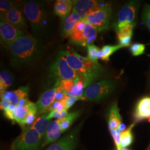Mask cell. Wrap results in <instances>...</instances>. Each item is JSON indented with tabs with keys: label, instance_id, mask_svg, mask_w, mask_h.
I'll list each match as a JSON object with an SVG mask.
<instances>
[{
	"label": "cell",
	"instance_id": "cell-1",
	"mask_svg": "<svg viewBox=\"0 0 150 150\" xmlns=\"http://www.w3.org/2000/svg\"><path fill=\"white\" fill-rule=\"evenodd\" d=\"M22 7L35 38L46 41L52 40L54 20L45 4L42 1H27L22 3Z\"/></svg>",
	"mask_w": 150,
	"mask_h": 150
},
{
	"label": "cell",
	"instance_id": "cell-2",
	"mask_svg": "<svg viewBox=\"0 0 150 150\" xmlns=\"http://www.w3.org/2000/svg\"><path fill=\"white\" fill-rule=\"evenodd\" d=\"M10 48V64L15 67H20L38 62L42 55L43 47L40 40L31 35H25L17 39Z\"/></svg>",
	"mask_w": 150,
	"mask_h": 150
},
{
	"label": "cell",
	"instance_id": "cell-3",
	"mask_svg": "<svg viewBox=\"0 0 150 150\" xmlns=\"http://www.w3.org/2000/svg\"><path fill=\"white\" fill-rule=\"evenodd\" d=\"M116 83L113 81L105 80L94 82L88 86L82 95L83 100L98 102L110 96L115 91Z\"/></svg>",
	"mask_w": 150,
	"mask_h": 150
},
{
	"label": "cell",
	"instance_id": "cell-4",
	"mask_svg": "<svg viewBox=\"0 0 150 150\" xmlns=\"http://www.w3.org/2000/svg\"><path fill=\"white\" fill-rule=\"evenodd\" d=\"M42 139L41 134L32 127L23 129L12 144L10 150H38Z\"/></svg>",
	"mask_w": 150,
	"mask_h": 150
},
{
	"label": "cell",
	"instance_id": "cell-5",
	"mask_svg": "<svg viewBox=\"0 0 150 150\" xmlns=\"http://www.w3.org/2000/svg\"><path fill=\"white\" fill-rule=\"evenodd\" d=\"M112 7L110 3H107L96 11L91 12L82 20L90 23L98 31H103L109 28Z\"/></svg>",
	"mask_w": 150,
	"mask_h": 150
},
{
	"label": "cell",
	"instance_id": "cell-6",
	"mask_svg": "<svg viewBox=\"0 0 150 150\" xmlns=\"http://www.w3.org/2000/svg\"><path fill=\"white\" fill-rule=\"evenodd\" d=\"M138 8L139 3L134 1L123 6L118 12L117 20L115 25L116 32L126 27L134 26Z\"/></svg>",
	"mask_w": 150,
	"mask_h": 150
},
{
	"label": "cell",
	"instance_id": "cell-7",
	"mask_svg": "<svg viewBox=\"0 0 150 150\" xmlns=\"http://www.w3.org/2000/svg\"><path fill=\"white\" fill-rule=\"evenodd\" d=\"M50 74L56 80L81 79L80 76L73 70L66 61L59 54L56 60L50 67Z\"/></svg>",
	"mask_w": 150,
	"mask_h": 150
},
{
	"label": "cell",
	"instance_id": "cell-8",
	"mask_svg": "<svg viewBox=\"0 0 150 150\" xmlns=\"http://www.w3.org/2000/svg\"><path fill=\"white\" fill-rule=\"evenodd\" d=\"M0 20L1 38L6 46L11 47L17 39L25 34L17 27L6 21L4 18L1 17Z\"/></svg>",
	"mask_w": 150,
	"mask_h": 150
},
{
	"label": "cell",
	"instance_id": "cell-9",
	"mask_svg": "<svg viewBox=\"0 0 150 150\" xmlns=\"http://www.w3.org/2000/svg\"><path fill=\"white\" fill-rule=\"evenodd\" d=\"M59 54L66 61L70 67L79 74L81 80L83 82L87 73L81 55L73 50L61 51Z\"/></svg>",
	"mask_w": 150,
	"mask_h": 150
},
{
	"label": "cell",
	"instance_id": "cell-10",
	"mask_svg": "<svg viewBox=\"0 0 150 150\" xmlns=\"http://www.w3.org/2000/svg\"><path fill=\"white\" fill-rule=\"evenodd\" d=\"M59 83L60 81H56V83L52 88L45 91L40 96L36 103L38 115L50 112V108L55 101L56 92L59 86Z\"/></svg>",
	"mask_w": 150,
	"mask_h": 150
},
{
	"label": "cell",
	"instance_id": "cell-11",
	"mask_svg": "<svg viewBox=\"0 0 150 150\" xmlns=\"http://www.w3.org/2000/svg\"><path fill=\"white\" fill-rule=\"evenodd\" d=\"M79 127L58 139L45 150H74L78 142Z\"/></svg>",
	"mask_w": 150,
	"mask_h": 150
},
{
	"label": "cell",
	"instance_id": "cell-12",
	"mask_svg": "<svg viewBox=\"0 0 150 150\" xmlns=\"http://www.w3.org/2000/svg\"><path fill=\"white\" fill-rule=\"evenodd\" d=\"M74 2V10L82 19L91 12L96 11L105 4L94 0H75Z\"/></svg>",
	"mask_w": 150,
	"mask_h": 150
},
{
	"label": "cell",
	"instance_id": "cell-13",
	"mask_svg": "<svg viewBox=\"0 0 150 150\" xmlns=\"http://www.w3.org/2000/svg\"><path fill=\"white\" fill-rule=\"evenodd\" d=\"M1 17L4 18L6 21L17 27V28L27 29L28 26L22 12L17 7L3 15Z\"/></svg>",
	"mask_w": 150,
	"mask_h": 150
},
{
	"label": "cell",
	"instance_id": "cell-14",
	"mask_svg": "<svg viewBox=\"0 0 150 150\" xmlns=\"http://www.w3.org/2000/svg\"><path fill=\"white\" fill-rule=\"evenodd\" d=\"M134 123L150 118V97H144L138 101L134 108Z\"/></svg>",
	"mask_w": 150,
	"mask_h": 150
},
{
	"label": "cell",
	"instance_id": "cell-15",
	"mask_svg": "<svg viewBox=\"0 0 150 150\" xmlns=\"http://www.w3.org/2000/svg\"><path fill=\"white\" fill-rule=\"evenodd\" d=\"M29 88L27 87H21L13 91H6L1 95V98L8 101L11 104L18 105L22 100L27 99Z\"/></svg>",
	"mask_w": 150,
	"mask_h": 150
},
{
	"label": "cell",
	"instance_id": "cell-16",
	"mask_svg": "<svg viewBox=\"0 0 150 150\" xmlns=\"http://www.w3.org/2000/svg\"><path fill=\"white\" fill-rule=\"evenodd\" d=\"M63 132L57 120L51 122L50 123L45 135L43 137V142L41 145V147H43L56 141Z\"/></svg>",
	"mask_w": 150,
	"mask_h": 150
},
{
	"label": "cell",
	"instance_id": "cell-17",
	"mask_svg": "<svg viewBox=\"0 0 150 150\" xmlns=\"http://www.w3.org/2000/svg\"><path fill=\"white\" fill-rule=\"evenodd\" d=\"M109 129H119L122 124V118L120 113L117 102H114L110 108L107 117Z\"/></svg>",
	"mask_w": 150,
	"mask_h": 150
},
{
	"label": "cell",
	"instance_id": "cell-18",
	"mask_svg": "<svg viewBox=\"0 0 150 150\" xmlns=\"http://www.w3.org/2000/svg\"><path fill=\"white\" fill-rule=\"evenodd\" d=\"M82 20V18L73 9L69 16L65 18L62 24V31L65 37L70 36L73 32L76 23Z\"/></svg>",
	"mask_w": 150,
	"mask_h": 150
},
{
	"label": "cell",
	"instance_id": "cell-19",
	"mask_svg": "<svg viewBox=\"0 0 150 150\" xmlns=\"http://www.w3.org/2000/svg\"><path fill=\"white\" fill-rule=\"evenodd\" d=\"M85 26L86 23L83 20H81L76 23L74 30L70 36V41L71 42L83 47L87 46L83 34Z\"/></svg>",
	"mask_w": 150,
	"mask_h": 150
},
{
	"label": "cell",
	"instance_id": "cell-20",
	"mask_svg": "<svg viewBox=\"0 0 150 150\" xmlns=\"http://www.w3.org/2000/svg\"><path fill=\"white\" fill-rule=\"evenodd\" d=\"M74 2L70 0L57 1L54 6V13L59 17L64 19L69 16L72 10Z\"/></svg>",
	"mask_w": 150,
	"mask_h": 150
},
{
	"label": "cell",
	"instance_id": "cell-21",
	"mask_svg": "<svg viewBox=\"0 0 150 150\" xmlns=\"http://www.w3.org/2000/svg\"><path fill=\"white\" fill-rule=\"evenodd\" d=\"M36 108V103L28 101L23 105H17L15 110V121L20 124L31 110Z\"/></svg>",
	"mask_w": 150,
	"mask_h": 150
},
{
	"label": "cell",
	"instance_id": "cell-22",
	"mask_svg": "<svg viewBox=\"0 0 150 150\" xmlns=\"http://www.w3.org/2000/svg\"><path fill=\"white\" fill-rule=\"evenodd\" d=\"M48 112H47L41 115L36 118V121L31 127L36 129L41 134L42 138L45 135L50 123L51 122V120L48 118Z\"/></svg>",
	"mask_w": 150,
	"mask_h": 150
},
{
	"label": "cell",
	"instance_id": "cell-23",
	"mask_svg": "<svg viewBox=\"0 0 150 150\" xmlns=\"http://www.w3.org/2000/svg\"><path fill=\"white\" fill-rule=\"evenodd\" d=\"M80 115V111H76L71 112L68 113L67 115L64 117L57 120L59 123V126L63 132H65L70 127L71 125L78 118Z\"/></svg>",
	"mask_w": 150,
	"mask_h": 150
},
{
	"label": "cell",
	"instance_id": "cell-24",
	"mask_svg": "<svg viewBox=\"0 0 150 150\" xmlns=\"http://www.w3.org/2000/svg\"><path fill=\"white\" fill-rule=\"evenodd\" d=\"M135 123L131 124L129 127L121 132V148H126L131 145L134 141L132 129Z\"/></svg>",
	"mask_w": 150,
	"mask_h": 150
},
{
	"label": "cell",
	"instance_id": "cell-25",
	"mask_svg": "<svg viewBox=\"0 0 150 150\" xmlns=\"http://www.w3.org/2000/svg\"><path fill=\"white\" fill-rule=\"evenodd\" d=\"M12 76L7 71H2L0 74V92L1 95L5 92L7 88L13 83Z\"/></svg>",
	"mask_w": 150,
	"mask_h": 150
},
{
	"label": "cell",
	"instance_id": "cell-26",
	"mask_svg": "<svg viewBox=\"0 0 150 150\" xmlns=\"http://www.w3.org/2000/svg\"><path fill=\"white\" fill-rule=\"evenodd\" d=\"M122 48V47L120 45H106L103 46L101 52L99 54V59H102L103 61H108L110 57L114 52L117 51L119 49Z\"/></svg>",
	"mask_w": 150,
	"mask_h": 150
},
{
	"label": "cell",
	"instance_id": "cell-27",
	"mask_svg": "<svg viewBox=\"0 0 150 150\" xmlns=\"http://www.w3.org/2000/svg\"><path fill=\"white\" fill-rule=\"evenodd\" d=\"M97 32L98 31L93 26H92L90 23H86L85 28L83 31V34L87 46L88 45L93 44V41L96 39Z\"/></svg>",
	"mask_w": 150,
	"mask_h": 150
},
{
	"label": "cell",
	"instance_id": "cell-28",
	"mask_svg": "<svg viewBox=\"0 0 150 150\" xmlns=\"http://www.w3.org/2000/svg\"><path fill=\"white\" fill-rule=\"evenodd\" d=\"M87 48V58L94 62H98V59H99V54L101 50L97 46L91 44L88 45Z\"/></svg>",
	"mask_w": 150,
	"mask_h": 150
},
{
	"label": "cell",
	"instance_id": "cell-29",
	"mask_svg": "<svg viewBox=\"0 0 150 150\" xmlns=\"http://www.w3.org/2000/svg\"><path fill=\"white\" fill-rule=\"evenodd\" d=\"M84 88H85V86H84L83 82L81 80H80L76 83V84L75 85L74 87L73 88L72 91L70 93H67V95L81 97L82 100H83L82 96L84 92V91H83Z\"/></svg>",
	"mask_w": 150,
	"mask_h": 150
},
{
	"label": "cell",
	"instance_id": "cell-30",
	"mask_svg": "<svg viewBox=\"0 0 150 150\" xmlns=\"http://www.w3.org/2000/svg\"><path fill=\"white\" fill-rule=\"evenodd\" d=\"M17 7V3L6 0L0 1V12L1 15H3L11 10Z\"/></svg>",
	"mask_w": 150,
	"mask_h": 150
},
{
	"label": "cell",
	"instance_id": "cell-31",
	"mask_svg": "<svg viewBox=\"0 0 150 150\" xmlns=\"http://www.w3.org/2000/svg\"><path fill=\"white\" fill-rule=\"evenodd\" d=\"M81 79L77 80H62L60 81L59 86L67 93L71 92L76 83Z\"/></svg>",
	"mask_w": 150,
	"mask_h": 150
},
{
	"label": "cell",
	"instance_id": "cell-32",
	"mask_svg": "<svg viewBox=\"0 0 150 150\" xmlns=\"http://www.w3.org/2000/svg\"><path fill=\"white\" fill-rule=\"evenodd\" d=\"M134 28V26H129L117 31L116 33L118 41L126 38H132Z\"/></svg>",
	"mask_w": 150,
	"mask_h": 150
},
{
	"label": "cell",
	"instance_id": "cell-33",
	"mask_svg": "<svg viewBox=\"0 0 150 150\" xmlns=\"http://www.w3.org/2000/svg\"><path fill=\"white\" fill-rule=\"evenodd\" d=\"M145 45L144 44L135 43L131 46L130 50L133 56H138L145 52Z\"/></svg>",
	"mask_w": 150,
	"mask_h": 150
},
{
	"label": "cell",
	"instance_id": "cell-34",
	"mask_svg": "<svg viewBox=\"0 0 150 150\" xmlns=\"http://www.w3.org/2000/svg\"><path fill=\"white\" fill-rule=\"evenodd\" d=\"M110 131L115 141V145L117 147V150H121V131L119 129H110Z\"/></svg>",
	"mask_w": 150,
	"mask_h": 150
},
{
	"label": "cell",
	"instance_id": "cell-35",
	"mask_svg": "<svg viewBox=\"0 0 150 150\" xmlns=\"http://www.w3.org/2000/svg\"><path fill=\"white\" fill-rule=\"evenodd\" d=\"M66 98L60 101H55L50 108V111L52 110H57L58 111H62L64 110H67L66 105Z\"/></svg>",
	"mask_w": 150,
	"mask_h": 150
},
{
	"label": "cell",
	"instance_id": "cell-36",
	"mask_svg": "<svg viewBox=\"0 0 150 150\" xmlns=\"http://www.w3.org/2000/svg\"><path fill=\"white\" fill-rule=\"evenodd\" d=\"M68 114L67 110H64L62 111H58L57 110H52L48 112V118L52 119L53 118H57V120L64 118Z\"/></svg>",
	"mask_w": 150,
	"mask_h": 150
},
{
	"label": "cell",
	"instance_id": "cell-37",
	"mask_svg": "<svg viewBox=\"0 0 150 150\" xmlns=\"http://www.w3.org/2000/svg\"><path fill=\"white\" fill-rule=\"evenodd\" d=\"M142 20L145 26L149 28L150 31V5L145 6L143 11Z\"/></svg>",
	"mask_w": 150,
	"mask_h": 150
},
{
	"label": "cell",
	"instance_id": "cell-38",
	"mask_svg": "<svg viewBox=\"0 0 150 150\" xmlns=\"http://www.w3.org/2000/svg\"><path fill=\"white\" fill-rule=\"evenodd\" d=\"M79 100H82V99L81 97H79L67 96L66 99V105L67 110H68L70 107H72L75 102Z\"/></svg>",
	"mask_w": 150,
	"mask_h": 150
},
{
	"label": "cell",
	"instance_id": "cell-39",
	"mask_svg": "<svg viewBox=\"0 0 150 150\" xmlns=\"http://www.w3.org/2000/svg\"><path fill=\"white\" fill-rule=\"evenodd\" d=\"M67 96V93L60 86H59L56 92L55 101L62 100L65 98H66Z\"/></svg>",
	"mask_w": 150,
	"mask_h": 150
},
{
	"label": "cell",
	"instance_id": "cell-40",
	"mask_svg": "<svg viewBox=\"0 0 150 150\" xmlns=\"http://www.w3.org/2000/svg\"><path fill=\"white\" fill-rule=\"evenodd\" d=\"M11 104L8 101L1 99V109L5 111L6 109H7L8 107L11 105Z\"/></svg>",
	"mask_w": 150,
	"mask_h": 150
},
{
	"label": "cell",
	"instance_id": "cell-41",
	"mask_svg": "<svg viewBox=\"0 0 150 150\" xmlns=\"http://www.w3.org/2000/svg\"><path fill=\"white\" fill-rule=\"evenodd\" d=\"M121 150H131V149H127V148H123V149H121Z\"/></svg>",
	"mask_w": 150,
	"mask_h": 150
},
{
	"label": "cell",
	"instance_id": "cell-42",
	"mask_svg": "<svg viewBox=\"0 0 150 150\" xmlns=\"http://www.w3.org/2000/svg\"><path fill=\"white\" fill-rule=\"evenodd\" d=\"M150 150V143L149 145V146H148V147H147V150Z\"/></svg>",
	"mask_w": 150,
	"mask_h": 150
},
{
	"label": "cell",
	"instance_id": "cell-43",
	"mask_svg": "<svg viewBox=\"0 0 150 150\" xmlns=\"http://www.w3.org/2000/svg\"><path fill=\"white\" fill-rule=\"evenodd\" d=\"M148 120H149V122H150V118H149V119H148Z\"/></svg>",
	"mask_w": 150,
	"mask_h": 150
}]
</instances>
